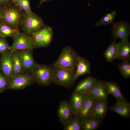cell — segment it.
<instances>
[{
    "mask_svg": "<svg viewBox=\"0 0 130 130\" xmlns=\"http://www.w3.org/2000/svg\"><path fill=\"white\" fill-rule=\"evenodd\" d=\"M31 73L34 82L40 86H47L53 82L52 65L37 64Z\"/></svg>",
    "mask_w": 130,
    "mask_h": 130,
    "instance_id": "1",
    "label": "cell"
},
{
    "mask_svg": "<svg viewBox=\"0 0 130 130\" xmlns=\"http://www.w3.org/2000/svg\"><path fill=\"white\" fill-rule=\"evenodd\" d=\"M78 56L72 48L66 46L63 48L58 58L53 65L75 71Z\"/></svg>",
    "mask_w": 130,
    "mask_h": 130,
    "instance_id": "2",
    "label": "cell"
},
{
    "mask_svg": "<svg viewBox=\"0 0 130 130\" xmlns=\"http://www.w3.org/2000/svg\"><path fill=\"white\" fill-rule=\"evenodd\" d=\"M2 20L7 25L14 28H18L20 25L23 13L16 5L10 4L2 7Z\"/></svg>",
    "mask_w": 130,
    "mask_h": 130,
    "instance_id": "3",
    "label": "cell"
},
{
    "mask_svg": "<svg viewBox=\"0 0 130 130\" xmlns=\"http://www.w3.org/2000/svg\"><path fill=\"white\" fill-rule=\"evenodd\" d=\"M20 25L24 32L31 35L44 27V22L39 16L32 13H23Z\"/></svg>",
    "mask_w": 130,
    "mask_h": 130,
    "instance_id": "4",
    "label": "cell"
},
{
    "mask_svg": "<svg viewBox=\"0 0 130 130\" xmlns=\"http://www.w3.org/2000/svg\"><path fill=\"white\" fill-rule=\"evenodd\" d=\"M53 70V82L57 85L67 88L72 87L75 81V71L66 69L52 65Z\"/></svg>",
    "mask_w": 130,
    "mask_h": 130,
    "instance_id": "5",
    "label": "cell"
},
{
    "mask_svg": "<svg viewBox=\"0 0 130 130\" xmlns=\"http://www.w3.org/2000/svg\"><path fill=\"white\" fill-rule=\"evenodd\" d=\"M34 82L31 74L22 73L13 76L8 81L7 89L13 90H23Z\"/></svg>",
    "mask_w": 130,
    "mask_h": 130,
    "instance_id": "6",
    "label": "cell"
},
{
    "mask_svg": "<svg viewBox=\"0 0 130 130\" xmlns=\"http://www.w3.org/2000/svg\"><path fill=\"white\" fill-rule=\"evenodd\" d=\"M31 35L35 48L45 47L51 42L53 31L50 27L45 26Z\"/></svg>",
    "mask_w": 130,
    "mask_h": 130,
    "instance_id": "7",
    "label": "cell"
},
{
    "mask_svg": "<svg viewBox=\"0 0 130 130\" xmlns=\"http://www.w3.org/2000/svg\"><path fill=\"white\" fill-rule=\"evenodd\" d=\"M13 41L10 46L12 52L25 50H32L35 48L31 36L20 32L13 38Z\"/></svg>",
    "mask_w": 130,
    "mask_h": 130,
    "instance_id": "8",
    "label": "cell"
},
{
    "mask_svg": "<svg viewBox=\"0 0 130 130\" xmlns=\"http://www.w3.org/2000/svg\"><path fill=\"white\" fill-rule=\"evenodd\" d=\"M0 71L8 81L13 76L12 52L10 51L1 54L0 57Z\"/></svg>",
    "mask_w": 130,
    "mask_h": 130,
    "instance_id": "9",
    "label": "cell"
},
{
    "mask_svg": "<svg viewBox=\"0 0 130 130\" xmlns=\"http://www.w3.org/2000/svg\"><path fill=\"white\" fill-rule=\"evenodd\" d=\"M130 26L125 21H119L113 24L111 34L114 39H120L121 40H127L130 34Z\"/></svg>",
    "mask_w": 130,
    "mask_h": 130,
    "instance_id": "10",
    "label": "cell"
},
{
    "mask_svg": "<svg viewBox=\"0 0 130 130\" xmlns=\"http://www.w3.org/2000/svg\"><path fill=\"white\" fill-rule=\"evenodd\" d=\"M32 50H25L18 51L21 58L23 73H31L37 65L33 55Z\"/></svg>",
    "mask_w": 130,
    "mask_h": 130,
    "instance_id": "11",
    "label": "cell"
},
{
    "mask_svg": "<svg viewBox=\"0 0 130 130\" xmlns=\"http://www.w3.org/2000/svg\"><path fill=\"white\" fill-rule=\"evenodd\" d=\"M97 101L107 100L108 94L104 81L97 80L90 90L85 94Z\"/></svg>",
    "mask_w": 130,
    "mask_h": 130,
    "instance_id": "12",
    "label": "cell"
},
{
    "mask_svg": "<svg viewBox=\"0 0 130 130\" xmlns=\"http://www.w3.org/2000/svg\"><path fill=\"white\" fill-rule=\"evenodd\" d=\"M57 114L60 122L63 124L64 125L70 121L74 115L69 103L66 101H61L59 104Z\"/></svg>",
    "mask_w": 130,
    "mask_h": 130,
    "instance_id": "13",
    "label": "cell"
},
{
    "mask_svg": "<svg viewBox=\"0 0 130 130\" xmlns=\"http://www.w3.org/2000/svg\"><path fill=\"white\" fill-rule=\"evenodd\" d=\"M91 72V64L87 59L78 56L77 63L75 72V81L80 76L90 74Z\"/></svg>",
    "mask_w": 130,
    "mask_h": 130,
    "instance_id": "14",
    "label": "cell"
},
{
    "mask_svg": "<svg viewBox=\"0 0 130 130\" xmlns=\"http://www.w3.org/2000/svg\"><path fill=\"white\" fill-rule=\"evenodd\" d=\"M86 97L85 94L74 92L71 98L69 104L74 115H78Z\"/></svg>",
    "mask_w": 130,
    "mask_h": 130,
    "instance_id": "15",
    "label": "cell"
},
{
    "mask_svg": "<svg viewBox=\"0 0 130 130\" xmlns=\"http://www.w3.org/2000/svg\"><path fill=\"white\" fill-rule=\"evenodd\" d=\"M97 80L92 76H88L78 84L74 92L86 94L90 90Z\"/></svg>",
    "mask_w": 130,
    "mask_h": 130,
    "instance_id": "16",
    "label": "cell"
},
{
    "mask_svg": "<svg viewBox=\"0 0 130 130\" xmlns=\"http://www.w3.org/2000/svg\"><path fill=\"white\" fill-rule=\"evenodd\" d=\"M111 111L125 118L130 116V103L126 100L117 101L116 104L109 108Z\"/></svg>",
    "mask_w": 130,
    "mask_h": 130,
    "instance_id": "17",
    "label": "cell"
},
{
    "mask_svg": "<svg viewBox=\"0 0 130 130\" xmlns=\"http://www.w3.org/2000/svg\"><path fill=\"white\" fill-rule=\"evenodd\" d=\"M97 101L86 95V98L78 114V116L82 120L91 115Z\"/></svg>",
    "mask_w": 130,
    "mask_h": 130,
    "instance_id": "18",
    "label": "cell"
},
{
    "mask_svg": "<svg viewBox=\"0 0 130 130\" xmlns=\"http://www.w3.org/2000/svg\"><path fill=\"white\" fill-rule=\"evenodd\" d=\"M105 87L108 95L113 96L117 101L126 100L117 84L113 82L104 81Z\"/></svg>",
    "mask_w": 130,
    "mask_h": 130,
    "instance_id": "19",
    "label": "cell"
},
{
    "mask_svg": "<svg viewBox=\"0 0 130 130\" xmlns=\"http://www.w3.org/2000/svg\"><path fill=\"white\" fill-rule=\"evenodd\" d=\"M107 101H97L90 116L102 120L105 116L108 109Z\"/></svg>",
    "mask_w": 130,
    "mask_h": 130,
    "instance_id": "20",
    "label": "cell"
},
{
    "mask_svg": "<svg viewBox=\"0 0 130 130\" xmlns=\"http://www.w3.org/2000/svg\"><path fill=\"white\" fill-rule=\"evenodd\" d=\"M118 52L117 59L128 60L130 57V43L128 40H121L118 43Z\"/></svg>",
    "mask_w": 130,
    "mask_h": 130,
    "instance_id": "21",
    "label": "cell"
},
{
    "mask_svg": "<svg viewBox=\"0 0 130 130\" xmlns=\"http://www.w3.org/2000/svg\"><path fill=\"white\" fill-rule=\"evenodd\" d=\"M116 39L110 44L105 50L104 56L108 62H111L114 59H117L118 52V44L116 42Z\"/></svg>",
    "mask_w": 130,
    "mask_h": 130,
    "instance_id": "22",
    "label": "cell"
},
{
    "mask_svg": "<svg viewBox=\"0 0 130 130\" xmlns=\"http://www.w3.org/2000/svg\"><path fill=\"white\" fill-rule=\"evenodd\" d=\"M101 121L90 116L82 120V130H96L101 125Z\"/></svg>",
    "mask_w": 130,
    "mask_h": 130,
    "instance_id": "23",
    "label": "cell"
},
{
    "mask_svg": "<svg viewBox=\"0 0 130 130\" xmlns=\"http://www.w3.org/2000/svg\"><path fill=\"white\" fill-rule=\"evenodd\" d=\"M20 32L18 28H12L2 20L0 21V37L5 38L7 37L13 38Z\"/></svg>",
    "mask_w": 130,
    "mask_h": 130,
    "instance_id": "24",
    "label": "cell"
},
{
    "mask_svg": "<svg viewBox=\"0 0 130 130\" xmlns=\"http://www.w3.org/2000/svg\"><path fill=\"white\" fill-rule=\"evenodd\" d=\"M74 116L70 121L64 125V130H82V120L78 115Z\"/></svg>",
    "mask_w": 130,
    "mask_h": 130,
    "instance_id": "25",
    "label": "cell"
},
{
    "mask_svg": "<svg viewBox=\"0 0 130 130\" xmlns=\"http://www.w3.org/2000/svg\"><path fill=\"white\" fill-rule=\"evenodd\" d=\"M13 76L23 73L22 65L18 51L12 52Z\"/></svg>",
    "mask_w": 130,
    "mask_h": 130,
    "instance_id": "26",
    "label": "cell"
},
{
    "mask_svg": "<svg viewBox=\"0 0 130 130\" xmlns=\"http://www.w3.org/2000/svg\"><path fill=\"white\" fill-rule=\"evenodd\" d=\"M116 14L117 13L115 11L107 14L97 22L95 24V26H98L112 24Z\"/></svg>",
    "mask_w": 130,
    "mask_h": 130,
    "instance_id": "27",
    "label": "cell"
},
{
    "mask_svg": "<svg viewBox=\"0 0 130 130\" xmlns=\"http://www.w3.org/2000/svg\"><path fill=\"white\" fill-rule=\"evenodd\" d=\"M118 67L123 77L126 78L130 77V63L128 60L123 61L118 65Z\"/></svg>",
    "mask_w": 130,
    "mask_h": 130,
    "instance_id": "28",
    "label": "cell"
},
{
    "mask_svg": "<svg viewBox=\"0 0 130 130\" xmlns=\"http://www.w3.org/2000/svg\"><path fill=\"white\" fill-rule=\"evenodd\" d=\"M15 5L21 10L24 11V12L28 13H33L29 0H20Z\"/></svg>",
    "mask_w": 130,
    "mask_h": 130,
    "instance_id": "29",
    "label": "cell"
},
{
    "mask_svg": "<svg viewBox=\"0 0 130 130\" xmlns=\"http://www.w3.org/2000/svg\"><path fill=\"white\" fill-rule=\"evenodd\" d=\"M10 46L5 38L0 37V53L10 51Z\"/></svg>",
    "mask_w": 130,
    "mask_h": 130,
    "instance_id": "30",
    "label": "cell"
},
{
    "mask_svg": "<svg viewBox=\"0 0 130 130\" xmlns=\"http://www.w3.org/2000/svg\"><path fill=\"white\" fill-rule=\"evenodd\" d=\"M8 81L0 71V93L7 89Z\"/></svg>",
    "mask_w": 130,
    "mask_h": 130,
    "instance_id": "31",
    "label": "cell"
},
{
    "mask_svg": "<svg viewBox=\"0 0 130 130\" xmlns=\"http://www.w3.org/2000/svg\"><path fill=\"white\" fill-rule=\"evenodd\" d=\"M11 0H0V7H2L11 4Z\"/></svg>",
    "mask_w": 130,
    "mask_h": 130,
    "instance_id": "32",
    "label": "cell"
},
{
    "mask_svg": "<svg viewBox=\"0 0 130 130\" xmlns=\"http://www.w3.org/2000/svg\"><path fill=\"white\" fill-rule=\"evenodd\" d=\"M51 0H40L38 4V7H39L40 6L45 2L48 1H50Z\"/></svg>",
    "mask_w": 130,
    "mask_h": 130,
    "instance_id": "33",
    "label": "cell"
},
{
    "mask_svg": "<svg viewBox=\"0 0 130 130\" xmlns=\"http://www.w3.org/2000/svg\"><path fill=\"white\" fill-rule=\"evenodd\" d=\"M3 17L2 7H0V21L2 20Z\"/></svg>",
    "mask_w": 130,
    "mask_h": 130,
    "instance_id": "34",
    "label": "cell"
},
{
    "mask_svg": "<svg viewBox=\"0 0 130 130\" xmlns=\"http://www.w3.org/2000/svg\"><path fill=\"white\" fill-rule=\"evenodd\" d=\"M20 0H11V4L16 5Z\"/></svg>",
    "mask_w": 130,
    "mask_h": 130,
    "instance_id": "35",
    "label": "cell"
}]
</instances>
